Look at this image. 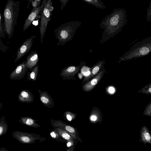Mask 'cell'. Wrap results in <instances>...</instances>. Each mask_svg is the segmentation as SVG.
Listing matches in <instances>:
<instances>
[{
	"label": "cell",
	"mask_w": 151,
	"mask_h": 151,
	"mask_svg": "<svg viewBox=\"0 0 151 151\" xmlns=\"http://www.w3.org/2000/svg\"><path fill=\"white\" fill-rule=\"evenodd\" d=\"M126 11L125 9L116 8L106 15L99 24L103 30L100 43L102 44L121 32L126 24Z\"/></svg>",
	"instance_id": "obj_1"
},
{
	"label": "cell",
	"mask_w": 151,
	"mask_h": 151,
	"mask_svg": "<svg viewBox=\"0 0 151 151\" xmlns=\"http://www.w3.org/2000/svg\"><path fill=\"white\" fill-rule=\"evenodd\" d=\"M20 2V1L8 0L4 9L3 16L4 30L9 39L13 36L14 28L17 24Z\"/></svg>",
	"instance_id": "obj_2"
},
{
	"label": "cell",
	"mask_w": 151,
	"mask_h": 151,
	"mask_svg": "<svg viewBox=\"0 0 151 151\" xmlns=\"http://www.w3.org/2000/svg\"><path fill=\"white\" fill-rule=\"evenodd\" d=\"M82 22L78 20L69 22L61 24L54 30L55 38L58 40L57 45L63 46L72 40L77 29Z\"/></svg>",
	"instance_id": "obj_3"
},
{
	"label": "cell",
	"mask_w": 151,
	"mask_h": 151,
	"mask_svg": "<svg viewBox=\"0 0 151 151\" xmlns=\"http://www.w3.org/2000/svg\"><path fill=\"white\" fill-rule=\"evenodd\" d=\"M151 51V36L138 42L119 58V62L135 59L149 54Z\"/></svg>",
	"instance_id": "obj_4"
},
{
	"label": "cell",
	"mask_w": 151,
	"mask_h": 151,
	"mask_svg": "<svg viewBox=\"0 0 151 151\" xmlns=\"http://www.w3.org/2000/svg\"><path fill=\"white\" fill-rule=\"evenodd\" d=\"M53 9L52 1L51 0H45L41 10V21L39 27L41 43L43 41L48 24L51 19L52 12Z\"/></svg>",
	"instance_id": "obj_5"
},
{
	"label": "cell",
	"mask_w": 151,
	"mask_h": 151,
	"mask_svg": "<svg viewBox=\"0 0 151 151\" xmlns=\"http://www.w3.org/2000/svg\"><path fill=\"white\" fill-rule=\"evenodd\" d=\"M12 137L20 142L23 144H32L36 141L42 142L46 138L40 135L32 133H28L18 131L12 132Z\"/></svg>",
	"instance_id": "obj_6"
},
{
	"label": "cell",
	"mask_w": 151,
	"mask_h": 151,
	"mask_svg": "<svg viewBox=\"0 0 151 151\" xmlns=\"http://www.w3.org/2000/svg\"><path fill=\"white\" fill-rule=\"evenodd\" d=\"M50 123L53 128L58 127L61 128L68 132L75 139L81 142H82V140L78 135V132L74 127L60 120L51 119Z\"/></svg>",
	"instance_id": "obj_7"
},
{
	"label": "cell",
	"mask_w": 151,
	"mask_h": 151,
	"mask_svg": "<svg viewBox=\"0 0 151 151\" xmlns=\"http://www.w3.org/2000/svg\"><path fill=\"white\" fill-rule=\"evenodd\" d=\"M84 65L81 62L77 66H70L63 68L60 73V76L64 80H75V75L79 72Z\"/></svg>",
	"instance_id": "obj_8"
},
{
	"label": "cell",
	"mask_w": 151,
	"mask_h": 151,
	"mask_svg": "<svg viewBox=\"0 0 151 151\" xmlns=\"http://www.w3.org/2000/svg\"><path fill=\"white\" fill-rule=\"evenodd\" d=\"M45 0H43L40 5L36 8L32 9L29 15L25 20L23 27V31H25L32 24L33 22L41 18V10L44 5Z\"/></svg>",
	"instance_id": "obj_9"
},
{
	"label": "cell",
	"mask_w": 151,
	"mask_h": 151,
	"mask_svg": "<svg viewBox=\"0 0 151 151\" xmlns=\"http://www.w3.org/2000/svg\"><path fill=\"white\" fill-rule=\"evenodd\" d=\"M36 37V36L33 35L26 39L20 46L17 52L16 57L14 60L15 63L29 51L32 45L33 40Z\"/></svg>",
	"instance_id": "obj_10"
},
{
	"label": "cell",
	"mask_w": 151,
	"mask_h": 151,
	"mask_svg": "<svg viewBox=\"0 0 151 151\" xmlns=\"http://www.w3.org/2000/svg\"><path fill=\"white\" fill-rule=\"evenodd\" d=\"M26 60L19 64L11 73L9 78L11 80H21L24 78L28 69L26 64Z\"/></svg>",
	"instance_id": "obj_11"
},
{
	"label": "cell",
	"mask_w": 151,
	"mask_h": 151,
	"mask_svg": "<svg viewBox=\"0 0 151 151\" xmlns=\"http://www.w3.org/2000/svg\"><path fill=\"white\" fill-rule=\"evenodd\" d=\"M41 101L43 104L48 108H52L54 106V101L51 96L45 91H42L38 90Z\"/></svg>",
	"instance_id": "obj_12"
},
{
	"label": "cell",
	"mask_w": 151,
	"mask_h": 151,
	"mask_svg": "<svg viewBox=\"0 0 151 151\" xmlns=\"http://www.w3.org/2000/svg\"><path fill=\"white\" fill-rule=\"evenodd\" d=\"M18 101L24 103H32L34 100V96L27 89L22 90L18 96Z\"/></svg>",
	"instance_id": "obj_13"
},
{
	"label": "cell",
	"mask_w": 151,
	"mask_h": 151,
	"mask_svg": "<svg viewBox=\"0 0 151 151\" xmlns=\"http://www.w3.org/2000/svg\"><path fill=\"white\" fill-rule=\"evenodd\" d=\"M104 71H100L92 79L86 83L82 87L84 91L88 92L91 91L98 83Z\"/></svg>",
	"instance_id": "obj_14"
},
{
	"label": "cell",
	"mask_w": 151,
	"mask_h": 151,
	"mask_svg": "<svg viewBox=\"0 0 151 151\" xmlns=\"http://www.w3.org/2000/svg\"><path fill=\"white\" fill-rule=\"evenodd\" d=\"M39 60L38 55L35 51H32L28 56L26 60V66L28 69L33 68L37 65Z\"/></svg>",
	"instance_id": "obj_15"
},
{
	"label": "cell",
	"mask_w": 151,
	"mask_h": 151,
	"mask_svg": "<svg viewBox=\"0 0 151 151\" xmlns=\"http://www.w3.org/2000/svg\"><path fill=\"white\" fill-rule=\"evenodd\" d=\"M139 142L145 144L147 143L151 144L150 133L149 129L145 126H143L141 129Z\"/></svg>",
	"instance_id": "obj_16"
},
{
	"label": "cell",
	"mask_w": 151,
	"mask_h": 151,
	"mask_svg": "<svg viewBox=\"0 0 151 151\" xmlns=\"http://www.w3.org/2000/svg\"><path fill=\"white\" fill-rule=\"evenodd\" d=\"M21 123L29 127L37 128L40 126L36 122V121L32 118L28 116L22 117L18 119Z\"/></svg>",
	"instance_id": "obj_17"
},
{
	"label": "cell",
	"mask_w": 151,
	"mask_h": 151,
	"mask_svg": "<svg viewBox=\"0 0 151 151\" xmlns=\"http://www.w3.org/2000/svg\"><path fill=\"white\" fill-rule=\"evenodd\" d=\"M54 130L61 137L68 141H74L75 139L66 131L59 128H54Z\"/></svg>",
	"instance_id": "obj_18"
},
{
	"label": "cell",
	"mask_w": 151,
	"mask_h": 151,
	"mask_svg": "<svg viewBox=\"0 0 151 151\" xmlns=\"http://www.w3.org/2000/svg\"><path fill=\"white\" fill-rule=\"evenodd\" d=\"M30 71L27 73V79L29 81H35L37 78L39 69V66L37 64L33 68L30 69Z\"/></svg>",
	"instance_id": "obj_19"
},
{
	"label": "cell",
	"mask_w": 151,
	"mask_h": 151,
	"mask_svg": "<svg viewBox=\"0 0 151 151\" xmlns=\"http://www.w3.org/2000/svg\"><path fill=\"white\" fill-rule=\"evenodd\" d=\"M105 63V62L104 60L99 61L93 67L91 72V74L88 77L84 78L83 81V82L88 80L92 76L96 74L99 71L100 68Z\"/></svg>",
	"instance_id": "obj_20"
},
{
	"label": "cell",
	"mask_w": 151,
	"mask_h": 151,
	"mask_svg": "<svg viewBox=\"0 0 151 151\" xmlns=\"http://www.w3.org/2000/svg\"><path fill=\"white\" fill-rule=\"evenodd\" d=\"M8 125L5 116L3 115L0 118V136L5 134L7 132Z\"/></svg>",
	"instance_id": "obj_21"
},
{
	"label": "cell",
	"mask_w": 151,
	"mask_h": 151,
	"mask_svg": "<svg viewBox=\"0 0 151 151\" xmlns=\"http://www.w3.org/2000/svg\"><path fill=\"white\" fill-rule=\"evenodd\" d=\"M83 1L97 8L104 9L106 8V6L104 5V3L100 0H83Z\"/></svg>",
	"instance_id": "obj_22"
},
{
	"label": "cell",
	"mask_w": 151,
	"mask_h": 151,
	"mask_svg": "<svg viewBox=\"0 0 151 151\" xmlns=\"http://www.w3.org/2000/svg\"><path fill=\"white\" fill-rule=\"evenodd\" d=\"M64 116L69 121H71L74 119L76 117V114H75L71 112L68 111L65 112Z\"/></svg>",
	"instance_id": "obj_23"
},
{
	"label": "cell",
	"mask_w": 151,
	"mask_h": 151,
	"mask_svg": "<svg viewBox=\"0 0 151 151\" xmlns=\"http://www.w3.org/2000/svg\"><path fill=\"white\" fill-rule=\"evenodd\" d=\"M5 31L2 25V19L0 10V37L5 38Z\"/></svg>",
	"instance_id": "obj_24"
},
{
	"label": "cell",
	"mask_w": 151,
	"mask_h": 151,
	"mask_svg": "<svg viewBox=\"0 0 151 151\" xmlns=\"http://www.w3.org/2000/svg\"><path fill=\"white\" fill-rule=\"evenodd\" d=\"M151 2H150V6L148 8L146 15V21L149 22H151Z\"/></svg>",
	"instance_id": "obj_25"
},
{
	"label": "cell",
	"mask_w": 151,
	"mask_h": 151,
	"mask_svg": "<svg viewBox=\"0 0 151 151\" xmlns=\"http://www.w3.org/2000/svg\"><path fill=\"white\" fill-rule=\"evenodd\" d=\"M31 1L33 8H36L40 6L41 1V0H33Z\"/></svg>",
	"instance_id": "obj_26"
},
{
	"label": "cell",
	"mask_w": 151,
	"mask_h": 151,
	"mask_svg": "<svg viewBox=\"0 0 151 151\" xmlns=\"http://www.w3.org/2000/svg\"><path fill=\"white\" fill-rule=\"evenodd\" d=\"M50 134L51 137L54 139H56L61 137L54 130L50 132Z\"/></svg>",
	"instance_id": "obj_27"
},
{
	"label": "cell",
	"mask_w": 151,
	"mask_h": 151,
	"mask_svg": "<svg viewBox=\"0 0 151 151\" xmlns=\"http://www.w3.org/2000/svg\"><path fill=\"white\" fill-rule=\"evenodd\" d=\"M69 0H59L61 4V6L60 7V10H63L66 4L67 3Z\"/></svg>",
	"instance_id": "obj_28"
},
{
	"label": "cell",
	"mask_w": 151,
	"mask_h": 151,
	"mask_svg": "<svg viewBox=\"0 0 151 151\" xmlns=\"http://www.w3.org/2000/svg\"><path fill=\"white\" fill-rule=\"evenodd\" d=\"M74 141H68L66 145L68 147H70L72 146L74 144Z\"/></svg>",
	"instance_id": "obj_29"
},
{
	"label": "cell",
	"mask_w": 151,
	"mask_h": 151,
	"mask_svg": "<svg viewBox=\"0 0 151 151\" xmlns=\"http://www.w3.org/2000/svg\"><path fill=\"white\" fill-rule=\"evenodd\" d=\"M76 143H74V145L72 147H69L66 151H74L75 146Z\"/></svg>",
	"instance_id": "obj_30"
},
{
	"label": "cell",
	"mask_w": 151,
	"mask_h": 151,
	"mask_svg": "<svg viewBox=\"0 0 151 151\" xmlns=\"http://www.w3.org/2000/svg\"><path fill=\"white\" fill-rule=\"evenodd\" d=\"M109 92L111 93H112L115 91V89L114 88L112 87H110L109 89Z\"/></svg>",
	"instance_id": "obj_31"
},
{
	"label": "cell",
	"mask_w": 151,
	"mask_h": 151,
	"mask_svg": "<svg viewBox=\"0 0 151 151\" xmlns=\"http://www.w3.org/2000/svg\"><path fill=\"white\" fill-rule=\"evenodd\" d=\"M90 119L92 121H95L97 119L96 116L94 115H91L90 117Z\"/></svg>",
	"instance_id": "obj_32"
},
{
	"label": "cell",
	"mask_w": 151,
	"mask_h": 151,
	"mask_svg": "<svg viewBox=\"0 0 151 151\" xmlns=\"http://www.w3.org/2000/svg\"><path fill=\"white\" fill-rule=\"evenodd\" d=\"M0 151H9L6 149L5 147H3L0 148Z\"/></svg>",
	"instance_id": "obj_33"
},
{
	"label": "cell",
	"mask_w": 151,
	"mask_h": 151,
	"mask_svg": "<svg viewBox=\"0 0 151 151\" xmlns=\"http://www.w3.org/2000/svg\"><path fill=\"white\" fill-rule=\"evenodd\" d=\"M3 105V104L2 103L0 102V110L2 108Z\"/></svg>",
	"instance_id": "obj_34"
}]
</instances>
